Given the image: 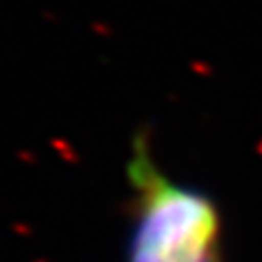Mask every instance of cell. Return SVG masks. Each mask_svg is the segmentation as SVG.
Returning a JSON list of instances; mask_svg holds the SVG:
<instances>
[{"label": "cell", "mask_w": 262, "mask_h": 262, "mask_svg": "<svg viewBox=\"0 0 262 262\" xmlns=\"http://www.w3.org/2000/svg\"><path fill=\"white\" fill-rule=\"evenodd\" d=\"M129 175L138 210L131 262H221L219 216L206 196L164 177L142 144Z\"/></svg>", "instance_id": "cell-1"}]
</instances>
